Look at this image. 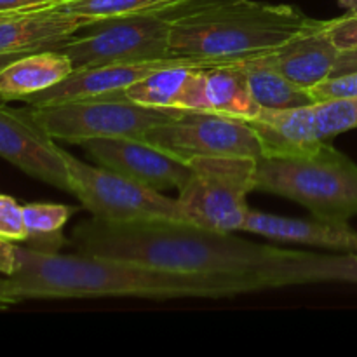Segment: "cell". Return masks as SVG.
Segmentation results:
<instances>
[{"label": "cell", "mask_w": 357, "mask_h": 357, "mask_svg": "<svg viewBox=\"0 0 357 357\" xmlns=\"http://www.w3.org/2000/svg\"><path fill=\"white\" fill-rule=\"evenodd\" d=\"M63 155L72 180V194L93 218L110 223L152 218L192 222L178 199L167 197L162 192L153 190L100 164L91 166L66 150H63Z\"/></svg>", "instance_id": "8"}, {"label": "cell", "mask_w": 357, "mask_h": 357, "mask_svg": "<svg viewBox=\"0 0 357 357\" xmlns=\"http://www.w3.org/2000/svg\"><path fill=\"white\" fill-rule=\"evenodd\" d=\"M24 52H10V54H0V68H2V66H6L7 63H10V61H14V59L16 58H20V56H23ZM28 54V52H26Z\"/></svg>", "instance_id": "32"}, {"label": "cell", "mask_w": 357, "mask_h": 357, "mask_svg": "<svg viewBox=\"0 0 357 357\" xmlns=\"http://www.w3.org/2000/svg\"><path fill=\"white\" fill-rule=\"evenodd\" d=\"M239 65L246 73L251 94L260 108H295L314 103L309 91L286 79L260 58Z\"/></svg>", "instance_id": "20"}, {"label": "cell", "mask_w": 357, "mask_h": 357, "mask_svg": "<svg viewBox=\"0 0 357 357\" xmlns=\"http://www.w3.org/2000/svg\"><path fill=\"white\" fill-rule=\"evenodd\" d=\"M42 2H45V3H58V2H63V0H42Z\"/></svg>", "instance_id": "33"}, {"label": "cell", "mask_w": 357, "mask_h": 357, "mask_svg": "<svg viewBox=\"0 0 357 357\" xmlns=\"http://www.w3.org/2000/svg\"><path fill=\"white\" fill-rule=\"evenodd\" d=\"M100 166L153 190H180L192 174L188 162L136 138H93L80 143Z\"/></svg>", "instance_id": "11"}, {"label": "cell", "mask_w": 357, "mask_h": 357, "mask_svg": "<svg viewBox=\"0 0 357 357\" xmlns=\"http://www.w3.org/2000/svg\"><path fill=\"white\" fill-rule=\"evenodd\" d=\"M257 190L298 202L314 216L349 222L357 216V164L323 142L303 157H260Z\"/></svg>", "instance_id": "4"}, {"label": "cell", "mask_w": 357, "mask_h": 357, "mask_svg": "<svg viewBox=\"0 0 357 357\" xmlns=\"http://www.w3.org/2000/svg\"><path fill=\"white\" fill-rule=\"evenodd\" d=\"M338 54L340 49L324 30V21H321L317 28L300 33L275 51L260 56V59L309 91L331 77Z\"/></svg>", "instance_id": "17"}, {"label": "cell", "mask_w": 357, "mask_h": 357, "mask_svg": "<svg viewBox=\"0 0 357 357\" xmlns=\"http://www.w3.org/2000/svg\"><path fill=\"white\" fill-rule=\"evenodd\" d=\"M188 61L183 58H167L157 61L131 63V65H107L91 66V68H75L66 79L56 86L24 98V103L30 107H45V105L68 103V101L91 100V98L119 94L128 89L136 80L143 79L149 73L174 63Z\"/></svg>", "instance_id": "13"}, {"label": "cell", "mask_w": 357, "mask_h": 357, "mask_svg": "<svg viewBox=\"0 0 357 357\" xmlns=\"http://www.w3.org/2000/svg\"><path fill=\"white\" fill-rule=\"evenodd\" d=\"M241 232L257 234L278 243L324 248L338 253H357V230L352 229L349 222L314 215L310 218H289L250 209Z\"/></svg>", "instance_id": "15"}, {"label": "cell", "mask_w": 357, "mask_h": 357, "mask_svg": "<svg viewBox=\"0 0 357 357\" xmlns=\"http://www.w3.org/2000/svg\"><path fill=\"white\" fill-rule=\"evenodd\" d=\"M31 117L51 138L80 145L93 138H136L160 122L183 114L178 108H152L132 103L117 94L30 107Z\"/></svg>", "instance_id": "6"}, {"label": "cell", "mask_w": 357, "mask_h": 357, "mask_svg": "<svg viewBox=\"0 0 357 357\" xmlns=\"http://www.w3.org/2000/svg\"><path fill=\"white\" fill-rule=\"evenodd\" d=\"M91 23L61 13L54 3L35 6L0 16V54L56 49L63 40Z\"/></svg>", "instance_id": "14"}, {"label": "cell", "mask_w": 357, "mask_h": 357, "mask_svg": "<svg viewBox=\"0 0 357 357\" xmlns=\"http://www.w3.org/2000/svg\"><path fill=\"white\" fill-rule=\"evenodd\" d=\"M169 33L171 13L107 17L87 23L56 49L75 68L131 65L173 58Z\"/></svg>", "instance_id": "7"}, {"label": "cell", "mask_w": 357, "mask_h": 357, "mask_svg": "<svg viewBox=\"0 0 357 357\" xmlns=\"http://www.w3.org/2000/svg\"><path fill=\"white\" fill-rule=\"evenodd\" d=\"M0 239L10 243H24L28 239L23 206L10 195L2 194H0Z\"/></svg>", "instance_id": "25"}, {"label": "cell", "mask_w": 357, "mask_h": 357, "mask_svg": "<svg viewBox=\"0 0 357 357\" xmlns=\"http://www.w3.org/2000/svg\"><path fill=\"white\" fill-rule=\"evenodd\" d=\"M319 24L289 3L194 0L171 13L169 51L201 66L236 65L268 54Z\"/></svg>", "instance_id": "3"}, {"label": "cell", "mask_w": 357, "mask_h": 357, "mask_svg": "<svg viewBox=\"0 0 357 357\" xmlns=\"http://www.w3.org/2000/svg\"><path fill=\"white\" fill-rule=\"evenodd\" d=\"M317 136L323 142L357 129V96L314 103Z\"/></svg>", "instance_id": "24"}, {"label": "cell", "mask_w": 357, "mask_h": 357, "mask_svg": "<svg viewBox=\"0 0 357 357\" xmlns=\"http://www.w3.org/2000/svg\"><path fill=\"white\" fill-rule=\"evenodd\" d=\"M324 30L340 51L357 47V14L347 13L345 16L324 21Z\"/></svg>", "instance_id": "26"}, {"label": "cell", "mask_w": 357, "mask_h": 357, "mask_svg": "<svg viewBox=\"0 0 357 357\" xmlns=\"http://www.w3.org/2000/svg\"><path fill=\"white\" fill-rule=\"evenodd\" d=\"M35 6H49V3L42 2V0H0V16Z\"/></svg>", "instance_id": "29"}, {"label": "cell", "mask_w": 357, "mask_h": 357, "mask_svg": "<svg viewBox=\"0 0 357 357\" xmlns=\"http://www.w3.org/2000/svg\"><path fill=\"white\" fill-rule=\"evenodd\" d=\"M347 13L357 14V0H337Z\"/></svg>", "instance_id": "31"}, {"label": "cell", "mask_w": 357, "mask_h": 357, "mask_svg": "<svg viewBox=\"0 0 357 357\" xmlns=\"http://www.w3.org/2000/svg\"><path fill=\"white\" fill-rule=\"evenodd\" d=\"M3 282L17 303L101 296L223 298L260 289L255 274H180L114 258L59 255L28 246H17V268Z\"/></svg>", "instance_id": "1"}, {"label": "cell", "mask_w": 357, "mask_h": 357, "mask_svg": "<svg viewBox=\"0 0 357 357\" xmlns=\"http://www.w3.org/2000/svg\"><path fill=\"white\" fill-rule=\"evenodd\" d=\"M260 289L314 282L357 284V253L317 255L295 251L284 260L272 261L255 272Z\"/></svg>", "instance_id": "18"}, {"label": "cell", "mask_w": 357, "mask_h": 357, "mask_svg": "<svg viewBox=\"0 0 357 357\" xmlns=\"http://www.w3.org/2000/svg\"><path fill=\"white\" fill-rule=\"evenodd\" d=\"M357 72V47L352 49H344L338 54L337 63H335V68L331 72V77L335 75H344V73H352Z\"/></svg>", "instance_id": "28"}, {"label": "cell", "mask_w": 357, "mask_h": 357, "mask_svg": "<svg viewBox=\"0 0 357 357\" xmlns=\"http://www.w3.org/2000/svg\"><path fill=\"white\" fill-rule=\"evenodd\" d=\"M16 300L13 298V296L7 293L6 289V282H3V279H0V312H3V310L10 309L13 305H16Z\"/></svg>", "instance_id": "30"}, {"label": "cell", "mask_w": 357, "mask_h": 357, "mask_svg": "<svg viewBox=\"0 0 357 357\" xmlns=\"http://www.w3.org/2000/svg\"><path fill=\"white\" fill-rule=\"evenodd\" d=\"M143 142L188 162L194 157H261V145L253 129L237 117L188 112L153 126Z\"/></svg>", "instance_id": "9"}, {"label": "cell", "mask_w": 357, "mask_h": 357, "mask_svg": "<svg viewBox=\"0 0 357 357\" xmlns=\"http://www.w3.org/2000/svg\"><path fill=\"white\" fill-rule=\"evenodd\" d=\"M75 253L132 261L160 271L204 275H250L295 250L257 244L192 222L152 218L110 223L86 220L68 239Z\"/></svg>", "instance_id": "2"}, {"label": "cell", "mask_w": 357, "mask_h": 357, "mask_svg": "<svg viewBox=\"0 0 357 357\" xmlns=\"http://www.w3.org/2000/svg\"><path fill=\"white\" fill-rule=\"evenodd\" d=\"M258 136L261 157H303L319 149L314 103L295 108H260L243 119Z\"/></svg>", "instance_id": "16"}, {"label": "cell", "mask_w": 357, "mask_h": 357, "mask_svg": "<svg viewBox=\"0 0 357 357\" xmlns=\"http://www.w3.org/2000/svg\"><path fill=\"white\" fill-rule=\"evenodd\" d=\"M176 108L237 119H251L260 112L239 63L194 68L178 96Z\"/></svg>", "instance_id": "12"}, {"label": "cell", "mask_w": 357, "mask_h": 357, "mask_svg": "<svg viewBox=\"0 0 357 357\" xmlns=\"http://www.w3.org/2000/svg\"><path fill=\"white\" fill-rule=\"evenodd\" d=\"M79 208L52 202H30L23 206L24 225L28 230V248L38 251H58L68 241L63 237V227Z\"/></svg>", "instance_id": "22"}, {"label": "cell", "mask_w": 357, "mask_h": 357, "mask_svg": "<svg viewBox=\"0 0 357 357\" xmlns=\"http://www.w3.org/2000/svg\"><path fill=\"white\" fill-rule=\"evenodd\" d=\"M190 2L194 0H63L54 6L61 13L96 21L138 14L173 13Z\"/></svg>", "instance_id": "23"}, {"label": "cell", "mask_w": 357, "mask_h": 357, "mask_svg": "<svg viewBox=\"0 0 357 357\" xmlns=\"http://www.w3.org/2000/svg\"><path fill=\"white\" fill-rule=\"evenodd\" d=\"M75 70L59 49L28 52L0 68V100L14 101L56 86Z\"/></svg>", "instance_id": "19"}, {"label": "cell", "mask_w": 357, "mask_h": 357, "mask_svg": "<svg viewBox=\"0 0 357 357\" xmlns=\"http://www.w3.org/2000/svg\"><path fill=\"white\" fill-rule=\"evenodd\" d=\"M17 268V244L0 239V274L13 275Z\"/></svg>", "instance_id": "27"}, {"label": "cell", "mask_w": 357, "mask_h": 357, "mask_svg": "<svg viewBox=\"0 0 357 357\" xmlns=\"http://www.w3.org/2000/svg\"><path fill=\"white\" fill-rule=\"evenodd\" d=\"M192 174L180 188L178 202L190 220L215 232H241L257 190L255 157H194Z\"/></svg>", "instance_id": "5"}, {"label": "cell", "mask_w": 357, "mask_h": 357, "mask_svg": "<svg viewBox=\"0 0 357 357\" xmlns=\"http://www.w3.org/2000/svg\"><path fill=\"white\" fill-rule=\"evenodd\" d=\"M0 157L28 176L72 194L63 149L35 122L28 108L7 107L0 100Z\"/></svg>", "instance_id": "10"}, {"label": "cell", "mask_w": 357, "mask_h": 357, "mask_svg": "<svg viewBox=\"0 0 357 357\" xmlns=\"http://www.w3.org/2000/svg\"><path fill=\"white\" fill-rule=\"evenodd\" d=\"M197 66L201 65L192 61H180L164 66V68L155 70L143 79L136 80L117 96L126 98L132 103L143 105V107L176 108L178 96H180L190 73Z\"/></svg>", "instance_id": "21"}]
</instances>
